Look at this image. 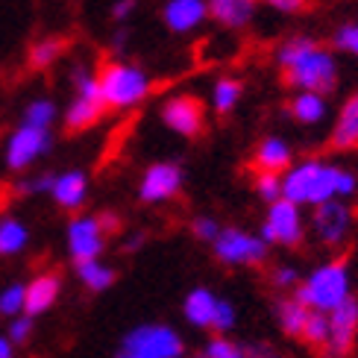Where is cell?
<instances>
[{
  "mask_svg": "<svg viewBox=\"0 0 358 358\" xmlns=\"http://www.w3.org/2000/svg\"><path fill=\"white\" fill-rule=\"evenodd\" d=\"M282 71H285V83L300 88L306 94H326L335 88V59L329 50H323L317 41L296 36L285 41L276 53Z\"/></svg>",
  "mask_w": 358,
  "mask_h": 358,
  "instance_id": "6da1fadb",
  "label": "cell"
},
{
  "mask_svg": "<svg viewBox=\"0 0 358 358\" xmlns=\"http://www.w3.org/2000/svg\"><path fill=\"white\" fill-rule=\"evenodd\" d=\"M296 300H300L306 308L311 311H323L329 315L335 311L341 303L350 300V271H347V262H329L317 267L300 288H296Z\"/></svg>",
  "mask_w": 358,
  "mask_h": 358,
  "instance_id": "7a4b0ae2",
  "label": "cell"
},
{
  "mask_svg": "<svg viewBox=\"0 0 358 358\" xmlns=\"http://www.w3.org/2000/svg\"><path fill=\"white\" fill-rule=\"evenodd\" d=\"M100 97L106 106L112 109H129L136 106L138 100H144V94L150 92V80L147 73L136 65L127 62H109L106 68L100 71Z\"/></svg>",
  "mask_w": 358,
  "mask_h": 358,
  "instance_id": "3957f363",
  "label": "cell"
},
{
  "mask_svg": "<svg viewBox=\"0 0 358 358\" xmlns=\"http://www.w3.org/2000/svg\"><path fill=\"white\" fill-rule=\"evenodd\" d=\"M185 347L182 338H179L168 326H138L132 329L121 350H117V358H182Z\"/></svg>",
  "mask_w": 358,
  "mask_h": 358,
  "instance_id": "277c9868",
  "label": "cell"
},
{
  "mask_svg": "<svg viewBox=\"0 0 358 358\" xmlns=\"http://www.w3.org/2000/svg\"><path fill=\"white\" fill-rule=\"evenodd\" d=\"M73 83H77V100L68 106L65 124H68V129L77 132V129H88L92 124H97V117L103 115V109H106V103L100 97V83H97V77H92V73L77 68Z\"/></svg>",
  "mask_w": 358,
  "mask_h": 358,
  "instance_id": "5b68a950",
  "label": "cell"
},
{
  "mask_svg": "<svg viewBox=\"0 0 358 358\" xmlns=\"http://www.w3.org/2000/svg\"><path fill=\"white\" fill-rule=\"evenodd\" d=\"M262 241L264 244H285L296 247L303 241V215L300 206H294L288 200H276L271 203V212L262 227Z\"/></svg>",
  "mask_w": 358,
  "mask_h": 358,
  "instance_id": "8992f818",
  "label": "cell"
},
{
  "mask_svg": "<svg viewBox=\"0 0 358 358\" xmlns=\"http://www.w3.org/2000/svg\"><path fill=\"white\" fill-rule=\"evenodd\" d=\"M358 335V300L350 296L347 303H341L335 311H329V341L323 347L326 358H347L355 347Z\"/></svg>",
  "mask_w": 358,
  "mask_h": 358,
  "instance_id": "52a82bcc",
  "label": "cell"
},
{
  "mask_svg": "<svg viewBox=\"0 0 358 358\" xmlns=\"http://www.w3.org/2000/svg\"><path fill=\"white\" fill-rule=\"evenodd\" d=\"M215 256L227 264H262L267 256V244L241 229H220L215 241Z\"/></svg>",
  "mask_w": 358,
  "mask_h": 358,
  "instance_id": "ba28073f",
  "label": "cell"
},
{
  "mask_svg": "<svg viewBox=\"0 0 358 358\" xmlns=\"http://www.w3.org/2000/svg\"><path fill=\"white\" fill-rule=\"evenodd\" d=\"M50 147V136L48 129H36V127H18L12 132V138L6 141V165L12 171H21L27 165H33V162L48 153Z\"/></svg>",
  "mask_w": 358,
  "mask_h": 358,
  "instance_id": "9c48e42d",
  "label": "cell"
},
{
  "mask_svg": "<svg viewBox=\"0 0 358 358\" xmlns=\"http://www.w3.org/2000/svg\"><path fill=\"white\" fill-rule=\"evenodd\" d=\"M162 121L179 136L194 138L203 132V103L191 94H176L162 106Z\"/></svg>",
  "mask_w": 358,
  "mask_h": 358,
  "instance_id": "30bf717a",
  "label": "cell"
},
{
  "mask_svg": "<svg viewBox=\"0 0 358 358\" xmlns=\"http://www.w3.org/2000/svg\"><path fill=\"white\" fill-rule=\"evenodd\" d=\"M311 223H315V232L320 238V244L338 247L350 232L352 212H350V206H344L341 200H329V203H323V206L315 208V220Z\"/></svg>",
  "mask_w": 358,
  "mask_h": 358,
  "instance_id": "8fae6325",
  "label": "cell"
},
{
  "mask_svg": "<svg viewBox=\"0 0 358 358\" xmlns=\"http://www.w3.org/2000/svg\"><path fill=\"white\" fill-rule=\"evenodd\" d=\"M103 232L97 217H77L71 220L68 227V247H71V256L77 264L83 262H97L100 250H103Z\"/></svg>",
  "mask_w": 358,
  "mask_h": 358,
  "instance_id": "7c38bea8",
  "label": "cell"
},
{
  "mask_svg": "<svg viewBox=\"0 0 358 358\" xmlns=\"http://www.w3.org/2000/svg\"><path fill=\"white\" fill-rule=\"evenodd\" d=\"M182 185V171L179 165H171V162H159V165L147 168L144 179H141V200L144 203H162L171 200L173 194Z\"/></svg>",
  "mask_w": 358,
  "mask_h": 358,
  "instance_id": "4fadbf2b",
  "label": "cell"
},
{
  "mask_svg": "<svg viewBox=\"0 0 358 358\" xmlns=\"http://www.w3.org/2000/svg\"><path fill=\"white\" fill-rule=\"evenodd\" d=\"M320 168H323V162H317V159H308V162H303V165L288 168V173L282 176V200H288L294 206L308 203Z\"/></svg>",
  "mask_w": 358,
  "mask_h": 358,
  "instance_id": "5bb4252c",
  "label": "cell"
},
{
  "mask_svg": "<svg viewBox=\"0 0 358 358\" xmlns=\"http://www.w3.org/2000/svg\"><path fill=\"white\" fill-rule=\"evenodd\" d=\"M208 15L206 0H168L165 6V24L173 33H188V29L200 27Z\"/></svg>",
  "mask_w": 358,
  "mask_h": 358,
  "instance_id": "9a60e30c",
  "label": "cell"
},
{
  "mask_svg": "<svg viewBox=\"0 0 358 358\" xmlns=\"http://www.w3.org/2000/svg\"><path fill=\"white\" fill-rule=\"evenodd\" d=\"M59 288H62V282H59L56 273H41V276H36L33 282H29V285H27V296H24V311H27V317L48 311V308L56 303Z\"/></svg>",
  "mask_w": 358,
  "mask_h": 358,
  "instance_id": "2e32d148",
  "label": "cell"
},
{
  "mask_svg": "<svg viewBox=\"0 0 358 358\" xmlns=\"http://www.w3.org/2000/svg\"><path fill=\"white\" fill-rule=\"evenodd\" d=\"M208 15L223 27H244L252 12H256V0H206Z\"/></svg>",
  "mask_w": 358,
  "mask_h": 358,
  "instance_id": "e0dca14e",
  "label": "cell"
},
{
  "mask_svg": "<svg viewBox=\"0 0 358 358\" xmlns=\"http://www.w3.org/2000/svg\"><path fill=\"white\" fill-rule=\"evenodd\" d=\"M252 165L259 168V173H279L291 165V150L282 138H264L256 147V156H252Z\"/></svg>",
  "mask_w": 358,
  "mask_h": 358,
  "instance_id": "ac0fdd59",
  "label": "cell"
},
{
  "mask_svg": "<svg viewBox=\"0 0 358 358\" xmlns=\"http://www.w3.org/2000/svg\"><path fill=\"white\" fill-rule=\"evenodd\" d=\"M358 144V94H352L344 109H341L335 129H332V147L335 150H350Z\"/></svg>",
  "mask_w": 358,
  "mask_h": 358,
  "instance_id": "d6986e66",
  "label": "cell"
},
{
  "mask_svg": "<svg viewBox=\"0 0 358 358\" xmlns=\"http://www.w3.org/2000/svg\"><path fill=\"white\" fill-rule=\"evenodd\" d=\"M215 308H217V296L206 288H194L188 296H185V317L191 326H197V329H206V326H212L215 320Z\"/></svg>",
  "mask_w": 358,
  "mask_h": 358,
  "instance_id": "ffe728a7",
  "label": "cell"
},
{
  "mask_svg": "<svg viewBox=\"0 0 358 358\" xmlns=\"http://www.w3.org/2000/svg\"><path fill=\"white\" fill-rule=\"evenodd\" d=\"M311 315V308H306L296 296H285V300L276 303V320L282 326V332L291 335V338H300L306 329V320Z\"/></svg>",
  "mask_w": 358,
  "mask_h": 358,
  "instance_id": "44dd1931",
  "label": "cell"
},
{
  "mask_svg": "<svg viewBox=\"0 0 358 358\" xmlns=\"http://www.w3.org/2000/svg\"><path fill=\"white\" fill-rule=\"evenodd\" d=\"M85 173L80 171H68L62 176H56V182H53V197L59 206H65V208H77L83 206L85 200Z\"/></svg>",
  "mask_w": 358,
  "mask_h": 358,
  "instance_id": "7402d4cb",
  "label": "cell"
},
{
  "mask_svg": "<svg viewBox=\"0 0 358 358\" xmlns=\"http://www.w3.org/2000/svg\"><path fill=\"white\" fill-rule=\"evenodd\" d=\"M291 112L294 117L300 124H317L323 121V115H326V100L320 94H296L294 103H291Z\"/></svg>",
  "mask_w": 358,
  "mask_h": 358,
  "instance_id": "603a6c76",
  "label": "cell"
},
{
  "mask_svg": "<svg viewBox=\"0 0 358 358\" xmlns=\"http://www.w3.org/2000/svg\"><path fill=\"white\" fill-rule=\"evenodd\" d=\"M77 273L85 282V288H92V291H106L115 282V271H112V267H106V264H100V262H83V264H77Z\"/></svg>",
  "mask_w": 358,
  "mask_h": 358,
  "instance_id": "cb8c5ba5",
  "label": "cell"
},
{
  "mask_svg": "<svg viewBox=\"0 0 358 358\" xmlns=\"http://www.w3.org/2000/svg\"><path fill=\"white\" fill-rule=\"evenodd\" d=\"M27 229L18 220H0V256H12V252L24 250Z\"/></svg>",
  "mask_w": 358,
  "mask_h": 358,
  "instance_id": "d4e9b609",
  "label": "cell"
},
{
  "mask_svg": "<svg viewBox=\"0 0 358 358\" xmlns=\"http://www.w3.org/2000/svg\"><path fill=\"white\" fill-rule=\"evenodd\" d=\"M308 347H317L323 350L326 341H329V315H323V311H311L308 320H306V329L300 335Z\"/></svg>",
  "mask_w": 358,
  "mask_h": 358,
  "instance_id": "484cf974",
  "label": "cell"
},
{
  "mask_svg": "<svg viewBox=\"0 0 358 358\" xmlns=\"http://www.w3.org/2000/svg\"><path fill=\"white\" fill-rule=\"evenodd\" d=\"M238 97H241V83L238 80H217L215 83V94H212V103L215 109L223 115V112H232Z\"/></svg>",
  "mask_w": 358,
  "mask_h": 358,
  "instance_id": "4316f807",
  "label": "cell"
},
{
  "mask_svg": "<svg viewBox=\"0 0 358 358\" xmlns=\"http://www.w3.org/2000/svg\"><path fill=\"white\" fill-rule=\"evenodd\" d=\"M27 127H36V129H48L53 124V117H56V106L50 100H36V103H29L27 106Z\"/></svg>",
  "mask_w": 358,
  "mask_h": 358,
  "instance_id": "83f0119b",
  "label": "cell"
},
{
  "mask_svg": "<svg viewBox=\"0 0 358 358\" xmlns=\"http://www.w3.org/2000/svg\"><path fill=\"white\" fill-rule=\"evenodd\" d=\"M62 53V41L59 38H44L38 41L33 50H29V62H33L36 68H48L50 62H56V56Z\"/></svg>",
  "mask_w": 358,
  "mask_h": 358,
  "instance_id": "f1b7e54d",
  "label": "cell"
},
{
  "mask_svg": "<svg viewBox=\"0 0 358 358\" xmlns=\"http://www.w3.org/2000/svg\"><path fill=\"white\" fill-rule=\"evenodd\" d=\"M203 358H244V350L238 344H232V341H227V338H215V341L206 344Z\"/></svg>",
  "mask_w": 358,
  "mask_h": 358,
  "instance_id": "f546056e",
  "label": "cell"
},
{
  "mask_svg": "<svg viewBox=\"0 0 358 358\" xmlns=\"http://www.w3.org/2000/svg\"><path fill=\"white\" fill-rule=\"evenodd\" d=\"M24 296H27L24 285H9L3 294H0V315H18L24 308Z\"/></svg>",
  "mask_w": 358,
  "mask_h": 358,
  "instance_id": "4dcf8cb0",
  "label": "cell"
},
{
  "mask_svg": "<svg viewBox=\"0 0 358 358\" xmlns=\"http://www.w3.org/2000/svg\"><path fill=\"white\" fill-rule=\"evenodd\" d=\"M256 188L262 194V200H267V203L282 200V176L279 173H259Z\"/></svg>",
  "mask_w": 358,
  "mask_h": 358,
  "instance_id": "1f68e13d",
  "label": "cell"
},
{
  "mask_svg": "<svg viewBox=\"0 0 358 358\" xmlns=\"http://www.w3.org/2000/svg\"><path fill=\"white\" fill-rule=\"evenodd\" d=\"M232 326H235V308H232V303H227V300H217L215 320H212V329H215V332H229Z\"/></svg>",
  "mask_w": 358,
  "mask_h": 358,
  "instance_id": "d6a6232c",
  "label": "cell"
},
{
  "mask_svg": "<svg viewBox=\"0 0 358 358\" xmlns=\"http://www.w3.org/2000/svg\"><path fill=\"white\" fill-rule=\"evenodd\" d=\"M335 44L341 50H350L358 56V24H347V27H341L338 33H335Z\"/></svg>",
  "mask_w": 358,
  "mask_h": 358,
  "instance_id": "836d02e7",
  "label": "cell"
},
{
  "mask_svg": "<svg viewBox=\"0 0 358 358\" xmlns=\"http://www.w3.org/2000/svg\"><path fill=\"white\" fill-rule=\"evenodd\" d=\"M191 229H194V235L197 238H203V241H217V235H220V227H217V220H212V217H197L191 223Z\"/></svg>",
  "mask_w": 358,
  "mask_h": 358,
  "instance_id": "e575fe53",
  "label": "cell"
},
{
  "mask_svg": "<svg viewBox=\"0 0 358 358\" xmlns=\"http://www.w3.org/2000/svg\"><path fill=\"white\" fill-rule=\"evenodd\" d=\"M29 332H33V317H18L9 326V341L12 344H24L29 338Z\"/></svg>",
  "mask_w": 358,
  "mask_h": 358,
  "instance_id": "d590c367",
  "label": "cell"
},
{
  "mask_svg": "<svg viewBox=\"0 0 358 358\" xmlns=\"http://www.w3.org/2000/svg\"><path fill=\"white\" fill-rule=\"evenodd\" d=\"M244 358H282L276 352V347L264 344V341H252V344L244 347Z\"/></svg>",
  "mask_w": 358,
  "mask_h": 358,
  "instance_id": "8d00e7d4",
  "label": "cell"
},
{
  "mask_svg": "<svg viewBox=\"0 0 358 358\" xmlns=\"http://www.w3.org/2000/svg\"><path fill=\"white\" fill-rule=\"evenodd\" d=\"M296 279H300V276H296L294 267L282 264V267H276V271H273V285H276V288H294Z\"/></svg>",
  "mask_w": 358,
  "mask_h": 358,
  "instance_id": "74e56055",
  "label": "cell"
},
{
  "mask_svg": "<svg viewBox=\"0 0 358 358\" xmlns=\"http://www.w3.org/2000/svg\"><path fill=\"white\" fill-rule=\"evenodd\" d=\"M56 176H38V179H29V182H21V191H53Z\"/></svg>",
  "mask_w": 358,
  "mask_h": 358,
  "instance_id": "f35d334b",
  "label": "cell"
},
{
  "mask_svg": "<svg viewBox=\"0 0 358 358\" xmlns=\"http://www.w3.org/2000/svg\"><path fill=\"white\" fill-rule=\"evenodd\" d=\"M132 9H136V0H117V3L112 6V18L115 21H127L132 15Z\"/></svg>",
  "mask_w": 358,
  "mask_h": 358,
  "instance_id": "ab89813d",
  "label": "cell"
},
{
  "mask_svg": "<svg viewBox=\"0 0 358 358\" xmlns=\"http://www.w3.org/2000/svg\"><path fill=\"white\" fill-rule=\"evenodd\" d=\"M267 3L279 12H300L306 6V0H267Z\"/></svg>",
  "mask_w": 358,
  "mask_h": 358,
  "instance_id": "60d3db41",
  "label": "cell"
},
{
  "mask_svg": "<svg viewBox=\"0 0 358 358\" xmlns=\"http://www.w3.org/2000/svg\"><path fill=\"white\" fill-rule=\"evenodd\" d=\"M97 223H100V229H103V232L117 229V217H115V215H103V217H97Z\"/></svg>",
  "mask_w": 358,
  "mask_h": 358,
  "instance_id": "b9f144b4",
  "label": "cell"
},
{
  "mask_svg": "<svg viewBox=\"0 0 358 358\" xmlns=\"http://www.w3.org/2000/svg\"><path fill=\"white\" fill-rule=\"evenodd\" d=\"M0 358H12V344L6 338H0Z\"/></svg>",
  "mask_w": 358,
  "mask_h": 358,
  "instance_id": "7bdbcfd3",
  "label": "cell"
},
{
  "mask_svg": "<svg viewBox=\"0 0 358 358\" xmlns=\"http://www.w3.org/2000/svg\"><path fill=\"white\" fill-rule=\"evenodd\" d=\"M141 241H144V235H132L129 241H127V250H138V247H141Z\"/></svg>",
  "mask_w": 358,
  "mask_h": 358,
  "instance_id": "ee69618b",
  "label": "cell"
},
{
  "mask_svg": "<svg viewBox=\"0 0 358 358\" xmlns=\"http://www.w3.org/2000/svg\"><path fill=\"white\" fill-rule=\"evenodd\" d=\"M200 358H203V355H200Z\"/></svg>",
  "mask_w": 358,
  "mask_h": 358,
  "instance_id": "f6af8a7d",
  "label": "cell"
}]
</instances>
